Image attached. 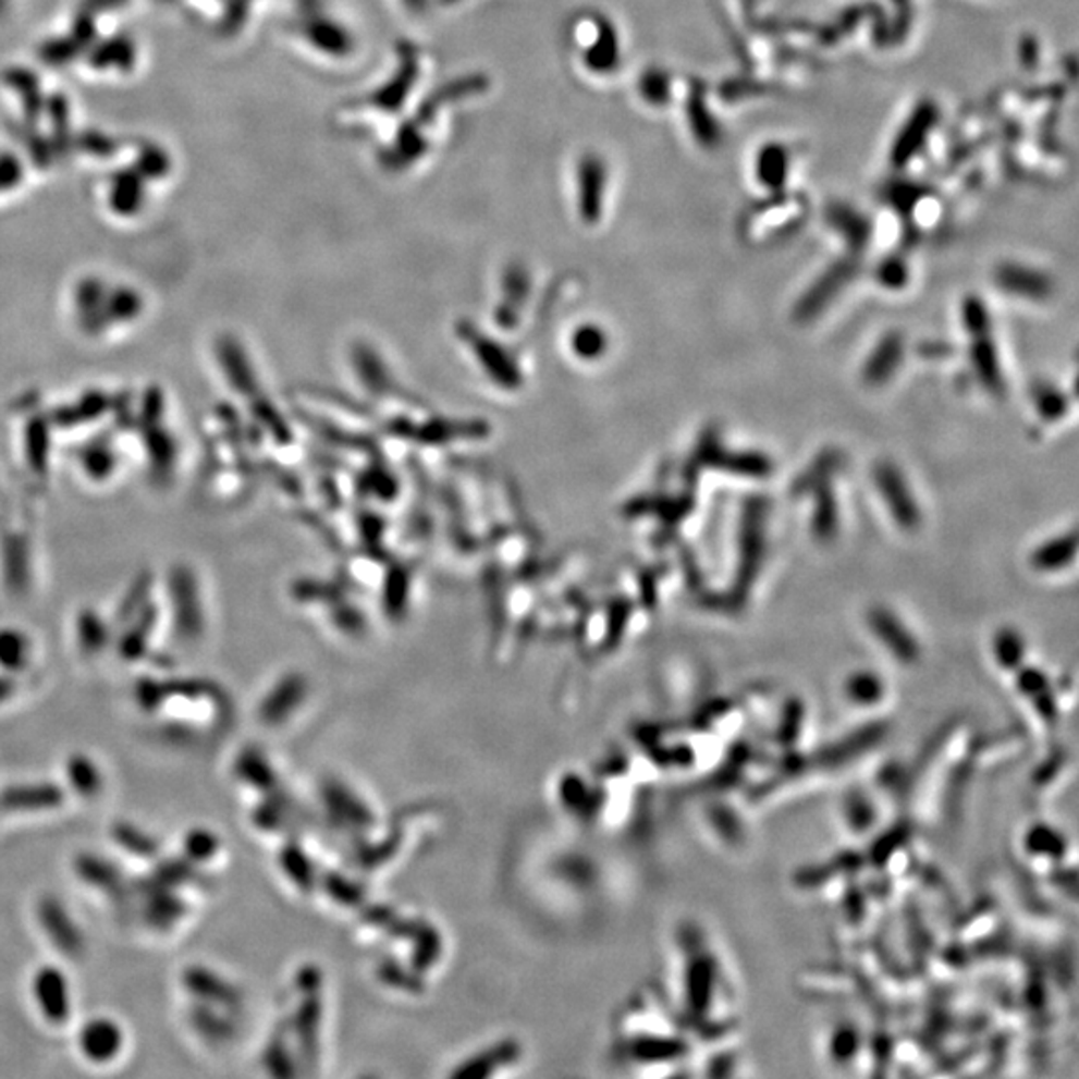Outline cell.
Masks as SVG:
<instances>
[{"label": "cell", "mask_w": 1079, "mask_h": 1079, "mask_svg": "<svg viewBox=\"0 0 1079 1079\" xmlns=\"http://www.w3.org/2000/svg\"><path fill=\"white\" fill-rule=\"evenodd\" d=\"M279 866L292 884L298 885L301 890H308L310 882L315 880V868L306 858V851L298 844L291 842V844L282 846L279 851Z\"/></svg>", "instance_id": "obj_24"}, {"label": "cell", "mask_w": 1079, "mask_h": 1079, "mask_svg": "<svg viewBox=\"0 0 1079 1079\" xmlns=\"http://www.w3.org/2000/svg\"><path fill=\"white\" fill-rule=\"evenodd\" d=\"M188 1023L205 1042L217 1045L232 1042L238 1033V1026L231 1016V1009L205 1004L198 1000H193V1004L188 1006Z\"/></svg>", "instance_id": "obj_13"}, {"label": "cell", "mask_w": 1079, "mask_h": 1079, "mask_svg": "<svg viewBox=\"0 0 1079 1079\" xmlns=\"http://www.w3.org/2000/svg\"><path fill=\"white\" fill-rule=\"evenodd\" d=\"M124 1045L121 1023L107 1016L88 1019L78 1031V1047L88 1062L109 1064L117 1059Z\"/></svg>", "instance_id": "obj_10"}, {"label": "cell", "mask_w": 1079, "mask_h": 1079, "mask_svg": "<svg viewBox=\"0 0 1079 1079\" xmlns=\"http://www.w3.org/2000/svg\"><path fill=\"white\" fill-rule=\"evenodd\" d=\"M994 655L997 664L1004 670H1009V672L1019 670L1023 664V655H1026V642H1023L1021 634L1018 630H1011V628L997 632L994 638Z\"/></svg>", "instance_id": "obj_26"}, {"label": "cell", "mask_w": 1079, "mask_h": 1079, "mask_svg": "<svg viewBox=\"0 0 1079 1079\" xmlns=\"http://www.w3.org/2000/svg\"><path fill=\"white\" fill-rule=\"evenodd\" d=\"M33 997L40 1014L52 1026H62L71 1018V985L64 971L57 966H42L35 971Z\"/></svg>", "instance_id": "obj_9"}, {"label": "cell", "mask_w": 1079, "mask_h": 1079, "mask_svg": "<svg viewBox=\"0 0 1079 1079\" xmlns=\"http://www.w3.org/2000/svg\"><path fill=\"white\" fill-rule=\"evenodd\" d=\"M181 983L188 995L198 1002L224 1007L231 1011L243 1007L244 995L241 988L207 966L200 964L186 966L181 973Z\"/></svg>", "instance_id": "obj_7"}, {"label": "cell", "mask_w": 1079, "mask_h": 1079, "mask_svg": "<svg viewBox=\"0 0 1079 1079\" xmlns=\"http://www.w3.org/2000/svg\"><path fill=\"white\" fill-rule=\"evenodd\" d=\"M30 643L21 632H0V667L7 672H21L28 666Z\"/></svg>", "instance_id": "obj_25"}, {"label": "cell", "mask_w": 1079, "mask_h": 1079, "mask_svg": "<svg viewBox=\"0 0 1079 1079\" xmlns=\"http://www.w3.org/2000/svg\"><path fill=\"white\" fill-rule=\"evenodd\" d=\"M860 1038L858 1030L848 1026H837L830 1042H827V1057L830 1062H836L834 1066H849L860 1054Z\"/></svg>", "instance_id": "obj_28"}, {"label": "cell", "mask_w": 1079, "mask_h": 1079, "mask_svg": "<svg viewBox=\"0 0 1079 1079\" xmlns=\"http://www.w3.org/2000/svg\"><path fill=\"white\" fill-rule=\"evenodd\" d=\"M66 792L61 784L49 780L25 782L0 789V812L37 813L61 808Z\"/></svg>", "instance_id": "obj_8"}, {"label": "cell", "mask_w": 1079, "mask_h": 1079, "mask_svg": "<svg viewBox=\"0 0 1079 1079\" xmlns=\"http://www.w3.org/2000/svg\"><path fill=\"white\" fill-rule=\"evenodd\" d=\"M303 700V686L298 679H284L277 688L268 691L267 698L258 706V718L267 726H280L294 715V708Z\"/></svg>", "instance_id": "obj_16"}, {"label": "cell", "mask_w": 1079, "mask_h": 1079, "mask_svg": "<svg viewBox=\"0 0 1079 1079\" xmlns=\"http://www.w3.org/2000/svg\"><path fill=\"white\" fill-rule=\"evenodd\" d=\"M1076 550H1078L1076 534L1057 536L1050 542H1043L1042 547L1031 554V566L1040 572L1064 571L1076 559Z\"/></svg>", "instance_id": "obj_20"}, {"label": "cell", "mask_w": 1079, "mask_h": 1079, "mask_svg": "<svg viewBox=\"0 0 1079 1079\" xmlns=\"http://www.w3.org/2000/svg\"><path fill=\"white\" fill-rule=\"evenodd\" d=\"M816 502L818 504L813 514V532L820 540H832L837 530V506L827 482L818 488Z\"/></svg>", "instance_id": "obj_27"}, {"label": "cell", "mask_w": 1079, "mask_h": 1079, "mask_svg": "<svg viewBox=\"0 0 1079 1079\" xmlns=\"http://www.w3.org/2000/svg\"><path fill=\"white\" fill-rule=\"evenodd\" d=\"M69 786L81 798H95L105 786V776L97 762L88 753H73L64 764Z\"/></svg>", "instance_id": "obj_19"}, {"label": "cell", "mask_w": 1079, "mask_h": 1079, "mask_svg": "<svg viewBox=\"0 0 1079 1079\" xmlns=\"http://www.w3.org/2000/svg\"><path fill=\"white\" fill-rule=\"evenodd\" d=\"M74 873L78 875L81 882L90 885L100 894L109 896L117 906H122L133 896V884L126 880L121 868L109 860L102 858L95 851H81L73 861Z\"/></svg>", "instance_id": "obj_6"}, {"label": "cell", "mask_w": 1079, "mask_h": 1079, "mask_svg": "<svg viewBox=\"0 0 1079 1079\" xmlns=\"http://www.w3.org/2000/svg\"><path fill=\"white\" fill-rule=\"evenodd\" d=\"M868 624L872 628L875 638L884 643L885 650H890L899 662H916L920 655V643L911 636L908 626L897 618L896 614L887 608H873L868 614Z\"/></svg>", "instance_id": "obj_11"}, {"label": "cell", "mask_w": 1079, "mask_h": 1079, "mask_svg": "<svg viewBox=\"0 0 1079 1079\" xmlns=\"http://www.w3.org/2000/svg\"><path fill=\"white\" fill-rule=\"evenodd\" d=\"M902 358H904L902 334L899 332L885 334L884 339L878 342V346L873 348L870 358L863 365V370H861L866 384H870V387L885 384L890 378L896 375L897 368L902 365Z\"/></svg>", "instance_id": "obj_15"}, {"label": "cell", "mask_w": 1079, "mask_h": 1079, "mask_svg": "<svg viewBox=\"0 0 1079 1079\" xmlns=\"http://www.w3.org/2000/svg\"><path fill=\"white\" fill-rule=\"evenodd\" d=\"M765 514H768V502L764 498H752L746 502V510L741 516L740 532V562H738V574L734 592L738 598H746L750 592L753 580L758 576V568L762 566L765 548Z\"/></svg>", "instance_id": "obj_2"}, {"label": "cell", "mask_w": 1079, "mask_h": 1079, "mask_svg": "<svg viewBox=\"0 0 1079 1079\" xmlns=\"http://www.w3.org/2000/svg\"><path fill=\"white\" fill-rule=\"evenodd\" d=\"M110 836L119 848L124 849L134 858L158 860V856H160V842L157 837L133 822H126V820L114 822V825L110 827Z\"/></svg>", "instance_id": "obj_18"}, {"label": "cell", "mask_w": 1079, "mask_h": 1079, "mask_svg": "<svg viewBox=\"0 0 1079 1079\" xmlns=\"http://www.w3.org/2000/svg\"><path fill=\"white\" fill-rule=\"evenodd\" d=\"M873 480L897 526L904 530H916L922 522V512L899 468L890 462H882L873 470Z\"/></svg>", "instance_id": "obj_5"}, {"label": "cell", "mask_w": 1079, "mask_h": 1079, "mask_svg": "<svg viewBox=\"0 0 1079 1079\" xmlns=\"http://www.w3.org/2000/svg\"><path fill=\"white\" fill-rule=\"evenodd\" d=\"M997 284H1002L1007 292L1021 294L1026 298H1045L1050 294V282L1043 279L1042 274L1026 270V268L1007 267L1002 268L997 274Z\"/></svg>", "instance_id": "obj_22"}, {"label": "cell", "mask_w": 1079, "mask_h": 1079, "mask_svg": "<svg viewBox=\"0 0 1079 1079\" xmlns=\"http://www.w3.org/2000/svg\"><path fill=\"white\" fill-rule=\"evenodd\" d=\"M219 834H214L210 827L196 825L191 827L183 837V856L186 860L193 861L196 866H205L208 861L214 860L220 854Z\"/></svg>", "instance_id": "obj_23"}, {"label": "cell", "mask_w": 1079, "mask_h": 1079, "mask_svg": "<svg viewBox=\"0 0 1079 1079\" xmlns=\"http://www.w3.org/2000/svg\"><path fill=\"white\" fill-rule=\"evenodd\" d=\"M133 892L143 899V920L155 932L164 934L174 930L188 914V904L179 890L160 884L152 875L136 880Z\"/></svg>", "instance_id": "obj_3"}, {"label": "cell", "mask_w": 1079, "mask_h": 1079, "mask_svg": "<svg viewBox=\"0 0 1079 1079\" xmlns=\"http://www.w3.org/2000/svg\"><path fill=\"white\" fill-rule=\"evenodd\" d=\"M16 691L13 676H0V703L9 702Z\"/></svg>", "instance_id": "obj_30"}, {"label": "cell", "mask_w": 1079, "mask_h": 1079, "mask_svg": "<svg viewBox=\"0 0 1079 1079\" xmlns=\"http://www.w3.org/2000/svg\"><path fill=\"white\" fill-rule=\"evenodd\" d=\"M1033 402L1043 420H1059L1067 413L1066 394L1050 382H1038L1033 387Z\"/></svg>", "instance_id": "obj_29"}, {"label": "cell", "mask_w": 1079, "mask_h": 1079, "mask_svg": "<svg viewBox=\"0 0 1079 1079\" xmlns=\"http://www.w3.org/2000/svg\"><path fill=\"white\" fill-rule=\"evenodd\" d=\"M703 456H708V462L728 470L729 474H738L746 478H768L772 474V461L765 454L758 452H724L720 442L712 437V442H706Z\"/></svg>", "instance_id": "obj_14"}, {"label": "cell", "mask_w": 1079, "mask_h": 1079, "mask_svg": "<svg viewBox=\"0 0 1079 1079\" xmlns=\"http://www.w3.org/2000/svg\"><path fill=\"white\" fill-rule=\"evenodd\" d=\"M961 318L971 340V366L983 389L994 396L1006 394V382L1000 366V356L992 336V322L988 308L978 298H968L961 306Z\"/></svg>", "instance_id": "obj_1"}, {"label": "cell", "mask_w": 1079, "mask_h": 1079, "mask_svg": "<svg viewBox=\"0 0 1079 1079\" xmlns=\"http://www.w3.org/2000/svg\"><path fill=\"white\" fill-rule=\"evenodd\" d=\"M234 774L246 786L258 789L260 794H267V798L291 801L289 796L282 792V784H280L274 768L268 762L267 756L256 748H246L238 753V758L234 762Z\"/></svg>", "instance_id": "obj_12"}, {"label": "cell", "mask_w": 1079, "mask_h": 1079, "mask_svg": "<svg viewBox=\"0 0 1079 1079\" xmlns=\"http://www.w3.org/2000/svg\"><path fill=\"white\" fill-rule=\"evenodd\" d=\"M152 878H157L160 884L170 885V887H188V885H203L207 884V875L203 873V870H198V866L193 863L191 860H186L184 856H176V858H162L158 860L157 868L155 872L150 873Z\"/></svg>", "instance_id": "obj_21"}, {"label": "cell", "mask_w": 1079, "mask_h": 1079, "mask_svg": "<svg viewBox=\"0 0 1079 1079\" xmlns=\"http://www.w3.org/2000/svg\"><path fill=\"white\" fill-rule=\"evenodd\" d=\"M37 922L47 935L52 946L66 959H78L85 956L86 940L81 925L74 920L73 914L62 904L61 897H40L37 902Z\"/></svg>", "instance_id": "obj_4"}, {"label": "cell", "mask_w": 1079, "mask_h": 1079, "mask_svg": "<svg viewBox=\"0 0 1079 1079\" xmlns=\"http://www.w3.org/2000/svg\"><path fill=\"white\" fill-rule=\"evenodd\" d=\"M844 698L856 710H875L884 706L887 686L884 679L870 670L851 672L844 682Z\"/></svg>", "instance_id": "obj_17"}]
</instances>
